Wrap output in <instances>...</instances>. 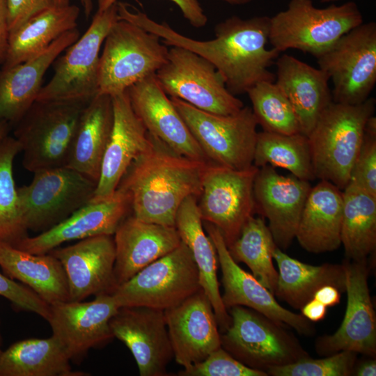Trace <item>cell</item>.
<instances>
[{"mask_svg": "<svg viewBox=\"0 0 376 376\" xmlns=\"http://www.w3.org/2000/svg\"><path fill=\"white\" fill-rule=\"evenodd\" d=\"M149 136L148 147L130 164L118 188L129 194L136 218L175 227L182 201L199 197L207 162L182 156Z\"/></svg>", "mask_w": 376, "mask_h": 376, "instance_id": "cell-1", "label": "cell"}, {"mask_svg": "<svg viewBox=\"0 0 376 376\" xmlns=\"http://www.w3.org/2000/svg\"><path fill=\"white\" fill-rule=\"evenodd\" d=\"M270 17L256 16L243 19L233 15L217 24L214 38L191 39L188 49L210 62L234 95L246 93L261 81H275L269 68L281 52L267 49Z\"/></svg>", "mask_w": 376, "mask_h": 376, "instance_id": "cell-2", "label": "cell"}, {"mask_svg": "<svg viewBox=\"0 0 376 376\" xmlns=\"http://www.w3.org/2000/svg\"><path fill=\"white\" fill-rule=\"evenodd\" d=\"M375 104L368 97L358 104L331 102L324 109L307 136L315 178L345 189Z\"/></svg>", "mask_w": 376, "mask_h": 376, "instance_id": "cell-3", "label": "cell"}, {"mask_svg": "<svg viewBox=\"0 0 376 376\" xmlns=\"http://www.w3.org/2000/svg\"><path fill=\"white\" fill-rule=\"evenodd\" d=\"M363 22L354 1L317 8L311 0H290L270 17L269 42L281 53L294 49L316 58Z\"/></svg>", "mask_w": 376, "mask_h": 376, "instance_id": "cell-4", "label": "cell"}, {"mask_svg": "<svg viewBox=\"0 0 376 376\" xmlns=\"http://www.w3.org/2000/svg\"><path fill=\"white\" fill-rule=\"evenodd\" d=\"M169 49L156 34L119 19L107 33L100 56L98 94H120L166 62Z\"/></svg>", "mask_w": 376, "mask_h": 376, "instance_id": "cell-5", "label": "cell"}, {"mask_svg": "<svg viewBox=\"0 0 376 376\" xmlns=\"http://www.w3.org/2000/svg\"><path fill=\"white\" fill-rule=\"evenodd\" d=\"M88 102H34L14 132L24 169L35 173L66 166L80 116Z\"/></svg>", "mask_w": 376, "mask_h": 376, "instance_id": "cell-6", "label": "cell"}, {"mask_svg": "<svg viewBox=\"0 0 376 376\" xmlns=\"http://www.w3.org/2000/svg\"><path fill=\"white\" fill-rule=\"evenodd\" d=\"M118 20L117 2L97 11L86 32L54 64V72L36 101L88 102L98 94L100 51Z\"/></svg>", "mask_w": 376, "mask_h": 376, "instance_id": "cell-7", "label": "cell"}, {"mask_svg": "<svg viewBox=\"0 0 376 376\" xmlns=\"http://www.w3.org/2000/svg\"><path fill=\"white\" fill-rule=\"evenodd\" d=\"M170 99L210 163L237 170L253 165L258 125L251 108L223 116Z\"/></svg>", "mask_w": 376, "mask_h": 376, "instance_id": "cell-8", "label": "cell"}, {"mask_svg": "<svg viewBox=\"0 0 376 376\" xmlns=\"http://www.w3.org/2000/svg\"><path fill=\"white\" fill-rule=\"evenodd\" d=\"M229 315L221 347L244 365L266 372L309 357L285 326L242 306L230 308Z\"/></svg>", "mask_w": 376, "mask_h": 376, "instance_id": "cell-9", "label": "cell"}, {"mask_svg": "<svg viewBox=\"0 0 376 376\" xmlns=\"http://www.w3.org/2000/svg\"><path fill=\"white\" fill-rule=\"evenodd\" d=\"M17 188L28 230L42 233L62 222L93 198L97 182L66 166L33 173Z\"/></svg>", "mask_w": 376, "mask_h": 376, "instance_id": "cell-10", "label": "cell"}, {"mask_svg": "<svg viewBox=\"0 0 376 376\" xmlns=\"http://www.w3.org/2000/svg\"><path fill=\"white\" fill-rule=\"evenodd\" d=\"M201 288L191 251L182 242L174 250L118 285L112 295L119 307L146 306L165 311Z\"/></svg>", "mask_w": 376, "mask_h": 376, "instance_id": "cell-11", "label": "cell"}, {"mask_svg": "<svg viewBox=\"0 0 376 376\" xmlns=\"http://www.w3.org/2000/svg\"><path fill=\"white\" fill-rule=\"evenodd\" d=\"M155 77L170 97L208 113L228 116L244 107L228 90L210 62L182 47L171 46L169 49L167 61L157 71Z\"/></svg>", "mask_w": 376, "mask_h": 376, "instance_id": "cell-12", "label": "cell"}, {"mask_svg": "<svg viewBox=\"0 0 376 376\" xmlns=\"http://www.w3.org/2000/svg\"><path fill=\"white\" fill-rule=\"evenodd\" d=\"M332 81L334 102L358 104L376 83V23H362L315 58Z\"/></svg>", "mask_w": 376, "mask_h": 376, "instance_id": "cell-13", "label": "cell"}, {"mask_svg": "<svg viewBox=\"0 0 376 376\" xmlns=\"http://www.w3.org/2000/svg\"><path fill=\"white\" fill-rule=\"evenodd\" d=\"M258 169L253 164L237 170L212 163L205 169L198 207L202 220L219 230L228 247L256 212L253 182Z\"/></svg>", "mask_w": 376, "mask_h": 376, "instance_id": "cell-14", "label": "cell"}, {"mask_svg": "<svg viewBox=\"0 0 376 376\" xmlns=\"http://www.w3.org/2000/svg\"><path fill=\"white\" fill-rule=\"evenodd\" d=\"M343 265L347 297L345 316L334 334L317 340L316 352L329 356L347 350L375 357L376 316L368 288L367 259H348Z\"/></svg>", "mask_w": 376, "mask_h": 376, "instance_id": "cell-15", "label": "cell"}, {"mask_svg": "<svg viewBox=\"0 0 376 376\" xmlns=\"http://www.w3.org/2000/svg\"><path fill=\"white\" fill-rule=\"evenodd\" d=\"M204 228L212 240L221 269L224 293L221 299L228 310L235 306L251 308L277 323L288 326L304 336H311L315 328L302 314L281 306L274 295L253 275L242 269L232 258L219 230L205 222Z\"/></svg>", "mask_w": 376, "mask_h": 376, "instance_id": "cell-16", "label": "cell"}, {"mask_svg": "<svg viewBox=\"0 0 376 376\" xmlns=\"http://www.w3.org/2000/svg\"><path fill=\"white\" fill-rule=\"evenodd\" d=\"M113 337L132 354L141 376H165L174 357L164 311L146 306L120 307L111 318Z\"/></svg>", "mask_w": 376, "mask_h": 376, "instance_id": "cell-17", "label": "cell"}, {"mask_svg": "<svg viewBox=\"0 0 376 376\" xmlns=\"http://www.w3.org/2000/svg\"><path fill=\"white\" fill-rule=\"evenodd\" d=\"M120 307L112 294L96 295L90 301H66L50 304L47 320L52 335L71 360L112 339L109 321Z\"/></svg>", "mask_w": 376, "mask_h": 376, "instance_id": "cell-18", "label": "cell"}, {"mask_svg": "<svg viewBox=\"0 0 376 376\" xmlns=\"http://www.w3.org/2000/svg\"><path fill=\"white\" fill-rule=\"evenodd\" d=\"M312 187L292 174L283 175L266 165L253 182L256 212L266 217L277 247L287 249L295 238L301 212Z\"/></svg>", "mask_w": 376, "mask_h": 376, "instance_id": "cell-19", "label": "cell"}, {"mask_svg": "<svg viewBox=\"0 0 376 376\" xmlns=\"http://www.w3.org/2000/svg\"><path fill=\"white\" fill-rule=\"evenodd\" d=\"M49 253L64 269L70 301L112 294L118 286L113 272L116 251L112 235L86 237L72 245L58 246Z\"/></svg>", "mask_w": 376, "mask_h": 376, "instance_id": "cell-20", "label": "cell"}, {"mask_svg": "<svg viewBox=\"0 0 376 376\" xmlns=\"http://www.w3.org/2000/svg\"><path fill=\"white\" fill-rule=\"evenodd\" d=\"M164 313L173 358L184 368L221 346L212 305L202 288Z\"/></svg>", "mask_w": 376, "mask_h": 376, "instance_id": "cell-21", "label": "cell"}, {"mask_svg": "<svg viewBox=\"0 0 376 376\" xmlns=\"http://www.w3.org/2000/svg\"><path fill=\"white\" fill-rule=\"evenodd\" d=\"M130 210L129 194L117 188L109 198L89 202L62 222L36 236H27L15 247L33 254H45L67 242L113 235Z\"/></svg>", "mask_w": 376, "mask_h": 376, "instance_id": "cell-22", "label": "cell"}, {"mask_svg": "<svg viewBox=\"0 0 376 376\" xmlns=\"http://www.w3.org/2000/svg\"><path fill=\"white\" fill-rule=\"evenodd\" d=\"M131 106L148 132L176 153L210 163L155 75L127 89Z\"/></svg>", "mask_w": 376, "mask_h": 376, "instance_id": "cell-23", "label": "cell"}, {"mask_svg": "<svg viewBox=\"0 0 376 376\" xmlns=\"http://www.w3.org/2000/svg\"><path fill=\"white\" fill-rule=\"evenodd\" d=\"M112 131L107 143L93 198L98 201L111 196L132 162L149 146L144 125L134 111L127 91L111 96Z\"/></svg>", "mask_w": 376, "mask_h": 376, "instance_id": "cell-24", "label": "cell"}, {"mask_svg": "<svg viewBox=\"0 0 376 376\" xmlns=\"http://www.w3.org/2000/svg\"><path fill=\"white\" fill-rule=\"evenodd\" d=\"M114 276L117 285L177 248L182 240L174 226L126 217L114 233Z\"/></svg>", "mask_w": 376, "mask_h": 376, "instance_id": "cell-25", "label": "cell"}, {"mask_svg": "<svg viewBox=\"0 0 376 376\" xmlns=\"http://www.w3.org/2000/svg\"><path fill=\"white\" fill-rule=\"evenodd\" d=\"M79 38L77 29L66 32L25 61L0 70V120L16 124L34 103L48 68Z\"/></svg>", "mask_w": 376, "mask_h": 376, "instance_id": "cell-26", "label": "cell"}, {"mask_svg": "<svg viewBox=\"0 0 376 376\" xmlns=\"http://www.w3.org/2000/svg\"><path fill=\"white\" fill-rule=\"evenodd\" d=\"M275 83L289 100L300 132L308 136L324 109L331 102L328 75L297 58L283 54L275 62Z\"/></svg>", "mask_w": 376, "mask_h": 376, "instance_id": "cell-27", "label": "cell"}, {"mask_svg": "<svg viewBox=\"0 0 376 376\" xmlns=\"http://www.w3.org/2000/svg\"><path fill=\"white\" fill-rule=\"evenodd\" d=\"M343 190L321 180L311 188L305 202L295 238L306 251L320 253L341 245Z\"/></svg>", "mask_w": 376, "mask_h": 376, "instance_id": "cell-28", "label": "cell"}, {"mask_svg": "<svg viewBox=\"0 0 376 376\" xmlns=\"http://www.w3.org/2000/svg\"><path fill=\"white\" fill-rule=\"evenodd\" d=\"M196 197L190 196L182 201L175 215V227L182 242L191 251L198 272L201 287L212 305L218 326L224 331L230 324V316L223 304L219 291L216 249L205 233Z\"/></svg>", "mask_w": 376, "mask_h": 376, "instance_id": "cell-29", "label": "cell"}, {"mask_svg": "<svg viewBox=\"0 0 376 376\" xmlns=\"http://www.w3.org/2000/svg\"><path fill=\"white\" fill-rule=\"evenodd\" d=\"M113 123L111 96L97 94L81 112L66 166L97 182Z\"/></svg>", "mask_w": 376, "mask_h": 376, "instance_id": "cell-30", "label": "cell"}, {"mask_svg": "<svg viewBox=\"0 0 376 376\" xmlns=\"http://www.w3.org/2000/svg\"><path fill=\"white\" fill-rule=\"evenodd\" d=\"M0 267L8 278L18 280L49 305L70 301L64 269L52 254H33L0 242Z\"/></svg>", "mask_w": 376, "mask_h": 376, "instance_id": "cell-31", "label": "cell"}, {"mask_svg": "<svg viewBox=\"0 0 376 376\" xmlns=\"http://www.w3.org/2000/svg\"><path fill=\"white\" fill-rule=\"evenodd\" d=\"M273 259L279 267L274 296L295 309H301L325 285H333L340 292H345L343 264L311 265L291 258L277 246Z\"/></svg>", "mask_w": 376, "mask_h": 376, "instance_id": "cell-32", "label": "cell"}, {"mask_svg": "<svg viewBox=\"0 0 376 376\" xmlns=\"http://www.w3.org/2000/svg\"><path fill=\"white\" fill-rule=\"evenodd\" d=\"M70 357L59 340L29 338L11 345L0 358V376H83L73 371Z\"/></svg>", "mask_w": 376, "mask_h": 376, "instance_id": "cell-33", "label": "cell"}, {"mask_svg": "<svg viewBox=\"0 0 376 376\" xmlns=\"http://www.w3.org/2000/svg\"><path fill=\"white\" fill-rule=\"evenodd\" d=\"M79 8L55 6L36 15L10 33L6 61L1 68L19 64L42 52L68 31L77 29Z\"/></svg>", "mask_w": 376, "mask_h": 376, "instance_id": "cell-34", "label": "cell"}, {"mask_svg": "<svg viewBox=\"0 0 376 376\" xmlns=\"http://www.w3.org/2000/svg\"><path fill=\"white\" fill-rule=\"evenodd\" d=\"M341 244L349 260H361L376 248V196L348 183L343 190Z\"/></svg>", "mask_w": 376, "mask_h": 376, "instance_id": "cell-35", "label": "cell"}, {"mask_svg": "<svg viewBox=\"0 0 376 376\" xmlns=\"http://www.w3.org/2000/svg\"><path fill=\"white\" fill-rule=\"evenodd\" d=\"M253 164L280 167L307 181L315 179L308 136L297 133L258 132Z\"/></svg>", "mask_w": 376, "mask_h": 376, "instance_id": "cell-36", "label": "cell"}, {"mask_svg": "<svg viewBox=\"0 0 376 376\" xmlns=\"http://www.w3.org/2000/svg\"><path fill=\"white\" fill-rule=\"evenodd\" d=\"M277 246L263 218L251 216L237 238L228 249L232 258L245 263L253 276L274 295L278 272L273 265V253Z\"/></svg>", "mask_w": 376, "mask_h": 376, "instance_id": "cell-37", "label": "cell"}, {"mask_svg": "<svg viewBox=\"0 0 376 376\" xmlns=\"http://www.w3.org/2000/svg\"><path fill=\"white\" fill-rule=\"evenodd\" d=\"M21 151L15 137L8 135L0 142V242L13 246L29 236L13 174L14 159Z\"/></svg>", "mask_w": 376, "mask_h": 376, "instance_id": "cell-38", "label": "cell"}, {"mask_svg": "<svg viewBox=\"0 0 376 376\" xmlns=\"http://www.w3.org/2000/svg\"><path fill=\"white\" fill-rule=\"evenodd\" d=\"M246 94L257 123L263 131L281 134L300 132L298 119L289 100L274 81L259 82Z\"/></svg>", "mask_w": 376, "mask_h": 376, "instance_id": "cell-39", "label": "cell"}, {"mask_svg": "<svg viewBox=\"0 0 376 376\" xmlns=\"http://www.w3.org/2000/svg\"><path fill=\"white\" fill-rule=\"evenodd\" d=\"M357 354L352 351H340L323 359L310 357L295 362L276 366L266 372L273 376H348L353 375Z\"/></svg>", "mask_w": 376, "mask_h": 376, "instance_id": "cell-40", "label": "cell"}, {"mask_svg": "<svg viewBox=\"0 0 376 376\" xmlns=\"http://www.w3.org/2000/svg\"><path fill=\"white\" fill-rule=\"evenodd\" d=\"M349 182L376 196V118L374 115L366 124L362 145L352 168Z\"/></svg>", "mask_w": 376, "mask_h": 376, "instance_id": "cell-41", "label": "cell"}, {"mask_svg": "<svg viewBox=\"0 0 376 376\" xmlns=\"http://www.w3.org/2000/svg\"><path fill=\"white\" fill-rule=\"evenodd\" d=\"M181 376H267L265 371L251 368L228 353L221 346L203 361L179 372Z\"/></svg>", "mask_w": 376, "mask_h": 376, "instance_id": "cell-42", "label": "cell"}, {"mask_svg": "<svg viewBox=\"0 0 376 376\" xmlns=\"http://www.w3.org/2000/svg\"><path fill=\"white\" fill-rule=\"evenodd\" d=\"M0 296L18 309L34 313L47 321L50 305L23 283H19L0 273Z\"/></svg>", "mask_w": 376, "mask_h": 376, "instance_id": "cell-43", "label": "cell"}, {"mask_svg": "<svg viewBox=\"0 0 376 376\" xmlns=\"http://www.w3.org/2000/svg\"><path fill=\"white\" fill-rule=\"evenodd\" d=\"M10 33L36 15L56 6L55 0H6Z\"/></svg>", "mask_w": 376, "mask_h": 376, "instance_id": "cell-44", "label": "cell"}, {"mask_svg": "<svg viewBox=\"0 0 376 376\" xmlns=\"http://www.w3.org/2000/svg\"><path fill=\"white\" fill-rule=\"evenodd\" d=\"M180 10L184 18L195 28L206 25L207 17L198 0H169ZM118 0H97V11H103L116 3Z\"/></svg>", "mask_w": 376, "mask_h": 376, "instance_id": "cell-45", "label": "cell"}, {"mask_svg": "<svg viewBox=\"0 0 376 376\" xmlns=\"http://www.w3.org/2000/svg\"><path fill=\"white\" fill-rule=\"evenodd\" d=\"M9 37L6 2V0H0V65L4 63L6 58Z\"/></svg>", "mask_w": 376, "mask_h": 376, "instance_id": "cell-46", "label": "cell"}, {"mask_svg": "<svg viewBox=\"0 0 376 376\" xmlns=\"http://www.w3.org/2000/svg\"><path fill=\"white\" fill-rule=\"evenodd\" d=\"M313 299L321 302L326 307L334 306L340 302V292L333 285H325L315 292Z\"/></svg>", "mask_w": 376, "mask_h": 376, "instance_id": "cell-47", "label": "cell"}, {"mask_svg": "<svg viewBox=\"0 0 376 376\" xmlns=\"http://www.w3.org/2000/svg\"><path fill=\"white\" fill-rule=\"evenodd\" d=\"M300 310L301 314L308 320L318 322L325 317L327 307L321 302L313 298L306 303Z\"/></svg>", "mask_w": 376, "mask_h": 376, "instance_id": "cell-48", "label": "cell"}, {"mask_svg": "<svg viewBox=\"0 0 376 376\" xmlns=\"http://www.w3.org/2000/svg\"><path fill=\"white\" fill-rule=\"evenodd\" d=\"M353 373L357 376L376 375V361L372 359L360 363L357 368L354 367Z\"/></svg>", "mask_w": 376, "mask_h": 376, "instance_id": "cell-49", "label": "cell"}, {"mask_svg": "<svg viewBox=\"0 0 376 376\" xmlns=\"http://www.w3.org/2000/svg\"><path fill=\"white\" fill-rule=\"evenodd\" d=\"M11 125L6 120H0V142L8 135Z\"/></svg>", "mask_w": 376, "mask_h": 376, "instance_id": "cell-50", "label": "cell"}, {"mask_svg": "<svg viewBox=\"0 0 376 376\" xmlns=\"http://www.w3.org/2000/svg\"><path fill=\"white\" fill-rule=\"evenodd\" d=\"M80 1L86 17H88L93 9V0H80Z\"/></svg>", "mask_w": 376, "mask_h": 376, "instance_id": "cell-51", "label": "cell"}, {"mask_svg": "<svg viewBox=\"0 0 376 376\" xmlns=\"http://www.w3.org/2000/svg\"><path fill=\"white\" fill-rule=\"evenodd\" d=\"M221 1H223L228 4L233 5V6H241V5H245V4L249 3L254 0H221Z\"/></svg>", "mask_w": 376, "mask_h": 376, "instance_id": "cell-52", "label": "cell"}, {"mask_svg": "<svg viewBox=\"0 0 376 376\" xmlns=\"http://www.w3.org/2000/svg\"><path fill=\"white\" fill-rule=\"evenodd\" d=\"M56 6H65L70 4V0H55Z\"/></svg>", "mask_w": 376, "mask_h": 376, "instance_id": "cell-53", "label": "cell"}, {"mask_svg": "<svg viewBox=\"0 0 376 376\" xmlns=\"http://www.w3.org/2000/svg\"><path fill=\"white\" fill-rule=\"evenodd\" d=\"M2 342H3V339H2V336H1V320H0V358H1V354L3 353V350H1Z\"/></svg>", "mask_w": 376, "mask_h": 376, "instance_id": "cell-54", "label": "cell"}, {"mask_svg": "<svg viewBox=\"0 0 376 376\" xmlns=\"http://www.w3.org/2000/svg\"><path fill=\"white\" fill-rule=\"evenodd\" d=\"M339 0H320L322 3H329V2H334Z\"/></svg>", "mask_w": 376, "mask_h": 376, "instance_id": "cell-55", "label": "cell"}]
</instances>
